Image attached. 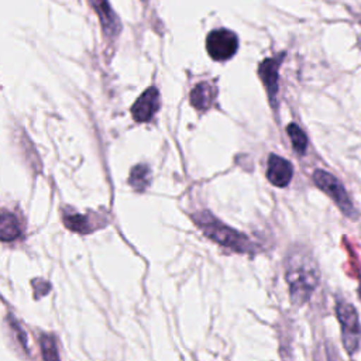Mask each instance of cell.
<instances>
[{"label":"cell","mask_w":361,"mask_h":361,"mask_svg":"<svg viewBox=\"0 0 361 361\" xmlns=\"http://www.w3.org/2000/svg\"><path fill=\"white\" fill-rule=\"evenodd\" d=\"M283 271L292 305H305L312 298L320 279L319 265L312 251L300 244L292 245L285 255Z\"/></svg>","instance_id":"1"},{"label":"cell","mask_w":361,"mask_h":361,"mask_svg":"<svg viewBox=\"0 0 361 361\" xmlns=\"http://www.w3.org/2000/svg\"><path fill=\"white\" fill-rule=\"evenodd\" d=\"M195 220L209 238L223 247L243 254H254L258 251L257 244H254L245 234L223 224L207 212L199 213Z\"/></svg>","instance_id":"2"},{"label":"cell","mask_w":361,"mask_h":361,"mask_svg":"<svg viewBox=\"0 0 361 361\" xmlns=\"http://www.w3.org/2000/svg\"><path fill=\"white\" fill-rule=\"evenodd\" d=\"M312 179L314 185L323 190L341 210V213L348 219H357L358 212L355 210L344 185L330 172H326L323 169H314L312 173Z\"/></svg>","instance_id":"3"},{"label":"cell","mask_w":361,"mask_h":361,"mask_svg":"<svg viewBox=\"0 0 361 361\" xmlns=\"http://www.w3.org/2000/svg\"><path fill=\"white\" fill-rule=\"evenodd\" d=\"M336 314L341 326V340L345 351L353 355L361 341V323L355 307L347 300L337 298L336 299Z\"/></svg>","instance_id":"4"},{"label":"cell","mask_w":361,"mask_h":361,"mask_svg":"<svg viewBox=\"0 0 361 361\" xmlns=\"http://www.w3.org/2000/svg\"><path fill=\"white\" fill-rule=\"evenodd\" d=\"M286 56V52H278L274 56L265 58L258 65V76L265 87L269 104L278 109V92H279V68Z\"/></svg>","instance_id":"5"},{"label":"cell","mask_w":361,"mask_h":361,"mask_svg":"<svg viewBox=\"0 0 361 361\" xmlns=\"http://www.w3.org/2000/svg\"><path fill=\"white\" fill-rule=\"evenodd\" d=\"M206 49L212 59L227 61L238 49V37L226 28L213 30L206 38Z\"/></svg>","instance_id":"6"},{"label":"cell","mask_w":361,"mask_h":361,"mask_svg":"<svg viewBox=\"0 0 361 361\" xmlns=\"http://www.w3.org/2000/svg\"><path fill=\"white\" fill-rule=\"evenodd\" d=\"M292 178L293 165L276 154H269L267 161V179L276 188H285L290 183Z\"/></svg>","instance_id":"7"},{"label":"cell","mask_w":361,"mask_h":361,"mask_svg":"<svg viewBox=\"0 0 361 361\" xmlns=\"http://www.w3.org/2000/svg\"><path fill=\"white\" fill-rule=\"evenodd\" d=\"M159 107V93L155 87H148L133 104L131 114L135 121L144 123L152 118Z\"/></svg>","instance_id":"8"},{"label":"cell","mask_w":361,"mask_h":361,"mask_svg":"<svg viewBox=\"0 0 361 361\" xmlns=\"http://www.w3.org/2000/svg\"><path fill=\"white\" fill-rule=\"evenodd\" d=\"M217 96L216 87L209 82L197 83L190 93V103L197 110H207Z\"/></svg>","instance_id":"9"},{"label":"cell","mask_w":361,"mask_h":361,"mask_svg":"<svg viewBox=\"0 0 361 361\" xmlns=\"http://www.w3.org/2000/svg\"><path fill=\"white\" fill-rule=\"evenodd\" d=\"M21 234V226L18 219L13 213L0 214V240L13 241Z\"/></svg>","instance_id":"10"},{"label":"cell","mask_w":361,"mask_h":361,"mask_svg":"<svg viewBox=\"0 0 361 361\" xmlns=\"http://www.w3.org/2000/svg\"><path fill=\"white\" fill-rule=\"evenodd\" d=\"M286 133L290 140L293 151L298 155H305L307 149V135L305 134V131L296 123H290L286 127Z\"/></svg>","instance_id":"11"},{"label":"cell","mask_w":361,"mask_h":361,"mask_svg":"<svg viewBox=\"0 0 361 361\" xmlns=\"http://www.w3.org/2000/svg\"><path fill=\"white\" fill-rule=\"evenodd\" d=\"M130 183L137 190H144L149 183V169L147 165H137L130 175Z\"/></svg>","instance_id":"12"},{"label":"cell","mask_w":361,"mask_h":361,"mask_svg":"<svg viewBox=\"0 0 361 361\" xmlns=\"http://www.w3.org/2000/svg\"><path fill=\"white\" fill-rule=\"evenodd\" d=\"M93 4H94V10H97L100 18H102V23L103 25L107 28H111V23L114 21L111 13H110V8H109V4L106 3V0H92Z\"/></svg>","instance_id":"13"},{"label":"cell","mask_w":361,"mask_h":361,"mask_svg":"<svg viewBox=\"0 0 361 361\" xmlns=\"http://www.w3.org/2000/svg\"><path fill=\"white\" fill-rule=\"evenodd\" d=\"M358 298L361 300V281H360V285H358Z\"/></svg>","instance_id":"14"}]
</instances>
